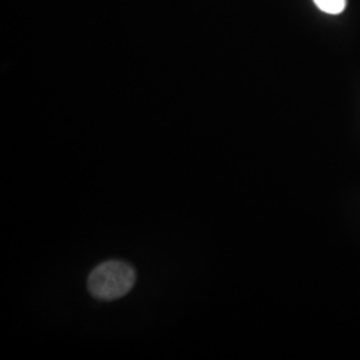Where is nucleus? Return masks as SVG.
Masks as SVG:
<instances>
[{
	"mask_svg": "<svg viewBox=\"0 0 360 360\" xmlns=\"http://www.w3.org/2000/svg\"><path fill=\"white\" fill-rule=\"evenodd\" d=\"M314 3L323 13L338 15L345 11L347 0H314Z\"/></svg>",
	"mask_w": 360,
	"mask_h": 360,
	"instance_id": "obj_2",
	"label": "nucleus"
},
{
	"mask_svg": "<svg viewBox=\"0 0 360 360\" xmlns=\"http://www.w3.org/2000/svg\"><path fill=\"white\" fill-rule=\"evenodd\" d=\"M136 279L135 270L122 260H108L94 269L87 285L91 295L101 300H115L127 295Z\"/></svg>",
	"mask_w": 360,
	"mask_h": 360,
	"instance_id": "obj_1",
	"label": "nucleus"
}]
</instances>
